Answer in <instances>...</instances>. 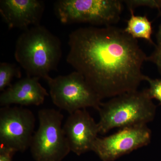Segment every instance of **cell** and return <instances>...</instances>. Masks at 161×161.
I'll return each mask as SVG.
<instances>
[{"instance_id": "6da1fadb", "label": "cell", "mask_w": 161, "mask_h": 161, "mask_svg": "<svg viewBox=\"0 0 161 161\" xmlns=\"http://www.w3.org/2000/svg\"><path fill=\"white\" fill-rule=\"evenodd\" d=\"M66 61L101 99L137 91L146 75L147 57L124 30L112 26L81 27L72 31Z\"/></svg>"}, {"instance_id": "7a4b0ae2", "label": "cell", "mask_w": 161, "mask_h": 161, "mask_svg": "<svg viewBox=\"0 0 161 161\" xmlns=\"http://www.w3.org/2000/svg\"><path fill=\"white\" fill-rule=\"evenodd\" d=\"M61 56L60 39L41 25L23 31L17 40L15 58L27 76L46 80L57 69Z\"/></svg>"}, {"instance_id": "3957f363", "label": "cell", "mask_w": 161, "mask_h": 161, "mask_svg": "<svg viewBox=\"0 0 161 161\" xmlns=\"http://www.w3.org/2000/svg\"><path fill=\"white\" fill-rule=\"evenodd\" d=\"M156 106L147 89L128 92L102 103L98 110L99 133L110 130L147 125L155 118Z\"/></svg>"}, {"instance_id": "277c9868", "label": "cell", "mask_w": 161, "mask_h": 161, "mask_svg": "<svg viewBox=\"0 0 161 161\" xmlns=\"http://www.w3.org/2000/svg\"><path fill=\"white\" fill-rule=\"evenodd\" d=\"M39 126L34 132L30 149L36 161H61L71 152L62 126L64 115L53 108L38 112Z\"/></svg>"}, {"instance_id": "5b68a950", "label": "cell", "mask_w": 161, "mask_h": 161, "mask_svg": "<svg viewBox=\"0 0 161 161\" xmlns=\"http://www.w3.org/2000/svg\"><path fill=\"white\" fill-rule=\"evenodd\" d=\"M54 10L63 24L88 23L107 26L119 21L122 5L119 0H59L55 2Z\"/></svg>"}, {"instance_id": "8992f818", "label": "cell", "mask_w": 161, "mask_h": 161, "mask_svg": "<svg viewBox=\"0 0 161 161\" xmlns=\"http://www.w3.org/2000/svg\"><path fill=\"white\" fill-rule=\"evenodd\" d=\"M53 103L69 114L92 108L98 111L102 99L78 72L47 79Z\"/></svg>"}, {"instance_id": "52a82bcc", "label": "cell", "mask_w": 161, "mask_h": 161, "mask_svg": "<svg viewBox=\"0 0 161 161\" xmlns=\"http://www.w3.org/2000/svg\"><path fill=\"white\" fill-rule=\"evenodd\" d=\"M36 118L23 107H3L0 110V145L23 153L30 148Z\"/></svg>"}, {"instance_id": "ba28073f", "label": "cell", "mask_w": 161, "mask_h": 161, "mask_svg": "<svg viewBox=\"0 0 161 161\" xmlns=\"http://www.w3.org/2000/svg\"><path fill=\"white\" fill-rule=\"evenodd\" d=\"M152 132L147 125L119 129L112 135L98 137L92 151L102 161H114L151 142Z\"/></svg>"}, {"instance_id": "9c48e42d", "label": "cell", "mask_w": 161, "mask_h": 161, "mask_svg": "<svg viewBox=\"0 0 161 161\" xmlns=\"http://www.w3.org/2000/svg\"><path fill=\"white\" fill-rule=\"evenodd\" d=\"M63 128L71 151L80 156L92 151L99 127L86 109L70 114Z\"/></svg>"}, {"instance_id": "30bf717a", "label": "cell", "mask_w": 161, "mask_h": 161, "mask_svg": "<svg viewBox=\"0 0 161 161\" xmlns=\"http://www.w3.org/2000/svg\"><path fill=\"white\" fill-rule=\"evenodd\" d=\"M44 10V2L40 0L0 1V14L9 29L25 31L40 25Z\"/></svg>"}, {"instance_id": "8fae6325", "label": "cell", "mask_w": 161, "mask_h": 161, "mask_svg": "<svg viewBox=\"0 0 161 161\" xmlns=\"http://www.w3.org/2000/svg\"><path fill=\"white\" fill-rule=\"evenodd\" d=\"M40 79L27 76L12 84L0 95V106L17 104L22 107L42 104L49 94L40 83Z\"/></svg>"}, {"instance_id": "7c38bea8", "label": "cell", "mask_w": 161, "mask_h": 161, "mask_svg": "<svg viewBox=\"0 0 161 161\" xmlns=\"http://www.w3.org/2000/svg\"><path fill=\"white\" fill-rule=\"evenodd\" d=\"M131 16L124 31L133 39H142L156 46L151 39L152 23L146 16H137L134 14L133 9H130Z\"/></svg>"}, {"instance_id": "4fadbf2b", "label": "cell", "mask_w": 161, "mask_h": 161, "mask_svg": "<svg viewBox=\"0 0 161 161\" xmlns=\"http://www.w3.org/2000/svg\"><path fill=\"white\" fill-rule=\"evenodd\" d=\"M21 70L14 64L1 62L0 63V91L3 92L7 87L11 85L14 78H20Z\"/></svg>"}, {"instance_id": "5bb4252c", "label": "cell", "mask_w": 161, "mask_h": 161, "mask_svg": "<svg viewBox=\"0 0 161 161\" xmlns=\"http://www.w3.org/2000/svg\"><path fill=\"white\" fill-rule=\"evenodd\" d=\"M145 80L149 84L147 92L151 99L155 98L161 104V79H152L146 76Z\"/></svg>"}, {"instance_id": "9a60e30c", "label": "cell", "mask_w": 161, "mask_h": 161, "mask_svg": "<svg viewBox=\"0 0 161 161\" xmlns=\"http://www.w3.org/2000/svg\"><path fill=\"white\" fill-rule=\"evenodd\" d=\"M129 9H134L139 6H146L152 8L161 9V0H132L125 1Z\"/></svg>"}, {"instance_id": "2e32d148", "label": "cell", "mask_w": 161, "mask_h": 161, "mask_svg": "<svg viewBox=\"0 0 161 161\" xmlns=\"http://www.w3.org/2000/svg\"><path fill=\"white\" fill-rule=\"evenodd\" d=\"M16 151L11 148L0 145V161H12Z\"/></svg>"}, {"instance_id": "e0dca14e", "label": "cell", "mask_w": 161, "mask_h": 161, "mask_svg": "<svg viewBox=\"0 0 161 161\" xmlns=\"http://www.w3.org/2000/svg\"><path fill=\"white\" fill-rule=\"evenodd\" d=\"M155 49L150 57H147V61L155 64L161 73V46L156 45Z\"/></svg>"}, {"instance_id": "ac0fdd59", "label": "cell", "mask_w": 161, "mask_h": 161, "mask_svg": "<svg viewBox=\"0 0 161 161\" xmlns=\"http://www.w3.org/2000/svg\"><path fill=\"white\" fill-rule=\"evenodd\" d=\"M161 15V13H160ZM157 41L158 46H161V22L157 34L156 35Z\"/></svg>"}]
</instances>
